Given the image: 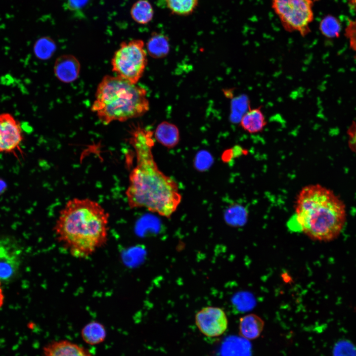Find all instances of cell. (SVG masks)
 Wrapping results in <instances>:
<instances>
[{"mask_svg":"<svg viewBox=\"0 0 356 356\" xmlns=\"http://www.w3.org/2000/svg\"><path fill=\"white\" fill-rule=\"evenodd\" d=\"M153 134L139 126L131 132L130 143L135 151L136 164L130 173L126 195L130 208H145L169 219L177 211L182 196L176 181L157 166L152 152Z\"/></svg>","mask_w":356,"mask_h":356,"instance_id":"obj_1","label":"cell"},{"mask_svg":"<svg viewBox=\"0 0 356 356\" xmlns=\"http://www.w3.org/2000/svg\"><path fill=\"white\" fill-rule=\"evenodd\" d=\"M109 217L97 201L72 198L60 211L55 222L56 239L73 257L87 259L106 245Z\"/></svg>","mask_w":356,"mask_h":356,"instance_id":"obj_2","label":"cell"},{"mask_svg":"<svg viewBox=\"0 0 356 356\" xmlns=\"http://www.w3.org/2000/svg\"><path fill=\"white\" fill-rule=\"evenodd\" d=\"M294 208L299 229L314 240H334L346 222L344 202L332 190L319 184L302 188L297 196Z\"/></svg>","mask_w":356,"mask_h":356,"instance_id":"obj_3","label":"cell"},{"mask_svg":"<svg viewBox=\"0 0 356 356\" xmlns=\"http://www.w3.org/2000/svg\"><path fill=\"white\" fill-rule=\"evenodd\" d=\"M149 108L144 88L117 76L106 75L97 87L91 110L106 125L139 117Z\"/></svg>","mask_w":356,"mask_h":356,"instance_id":"obj_4","label":"cell"},{"mask_svg":"<svg viewBox=\"0 0 356 356\" xmlns=\"http://www.w3.org/2000/svg\"><path fill=\"white\" fill-rule=\"evenodd\" d=\"M147 63L144 44L141 40L122 42L112 59V70L116 76L136 84Z\"/></svg>","mask_w":356,"mask_h":356,"instance_id":"obj_5","label":"cell"},{"mask_svg":"<svg viewBox=\"0 0 356 356\" xmlns=\"http://www.w3.org/2000/svg\"><path fill=\"white\" fill-rule=\"evenodd\" d=\"M272 8L288 32L305 36L313 19L312 0H271Z\"/></svg>","mask_w":356,"mask_h":356,"instance_id":"obj_6","label":"cell"},{"mask_svg":"<svg viewBox=\"0 0 356 356\" xmlns=\"http://www.w3.org/2000/svg\"><path fill=\"white\" fill-rule=\"evenodd\" d=\"M21 262V250L16 241L0 238V282L8 283L17 276Z\"/></svg>","mask_w":356,"mask_h":356,"instance_id":"obj_7","label":"cell"},{"mask_svg":"<svg viewBox=\"0 0 356 356\" xmlns=\"http://www.w3.org/2000/svg\"><path fill=\"white\" fill-rule=\"evenodd\" d=\"M195 320L199 331L209 337L222 335L228 326V320L224 311L216 307L203 308L196 313Z\"/></svg>","mask_w":356,"mask_h":356,"instance_id":"obj_8","label":"cell"},{"mask_svg":"<svg viewBox=\"0 0 356 356\" xmlns=\"http://www.w3.org/2000/svg\"><path fill=\"white\" fill-rule=\"evenodd\" d=\"M22 139L19 123L9 113L0 114V152H13Z\"/></svg>","mask_w":356,"mask_h":356,"instance_id":"obj_9","label":"cell"},{"mask_svg":"<svg viewBox=\"0 0 356 356\" xmlns=\"http://www.w3.org/2000/svg\"><path fill=\"white\" fill-rule=\"evenodd\" d=\"M80 68V63L76 57L72 55H62L55 62L54 73L61 82L70 83L78 79Z\"/></svg>","mask_w":356,"mask_h":356,"instance_id":"obj_10","label":"cell"},{"mask_svg":"<svg viewBox=\"0 0 356 356\" xmlns=\"http://www.w3.org/2000/svg\"><path fill=\"white\" fill-rule=\"evenodd\" d=\"M43 356H92L84 348L68 340L53 341L43 349Z\"/></svg>","mask_w":356,"mask_h":356,"instance_id":"obj_11","label":"cell"},{"mask_svg":"<svg viewBox=\"0 0 356 356\" xmlns=\"http://www.w3.org/2000/svg\"><path fill=\"white\" fill-rule=\"evenodd\" d=\"M262 108L261 106L250 108L242 115L239 123L244 131L254 134L264 129L267 122Z\"/></svg>","mask_w":356,"mask_h":356,"instance_id":"obj_12","label":"cell"},{"mask_svg":"<svg viewBox=\"0 0 356 356\" xmlns=\"http://www.w3.org/2000/svg\"><path fill=\"white\" fill-rule=\"evenodd\" d=\"M154 137L163 146L169 149L173 148L179 141V130L175 125L168 122H163L157 127Z\"/></svg>","mask_w":356,"mask_h":356,"instance_id":"obj_13","label":"cell"},{"mask_svg":"<svg viewBox=\"0 0 356 356\" xmlns=\"http://www.w3.org/2000/svg\"><path fill=\"white\" fill-rule=\"evenodd\" d=\"M264 320L258 315L250 313L240 318L239 333L243 338L252 340L260 336L264 327Z\"/></svg>","mask_w":356,"mask_h":356,"instance_id":"obj_14","label":"cell"},{"mask_svg":"<svg viewBox=\"0 0 356 356\" xmlns=\"http://www.w3.org/2000/svg\"><path fill=\"white\" fill-rule=\"evenodd\" d=\"M149 54L155 58H161L166 56L169 52V40L166 36L153 33L146 44Z\"/></svg>","mask_w":356,"mask_h":356,"instance_id":"obj_15","label":"cell"},{"mask_svg":"<svg viewBox=\"0 0 356 356\" xmlns=\"http://www.w3.org/2000/svg\"><path fill=\"white\" fill-rule=\"evenodd\" d=\"M81 335L86 343L94 345L101 343L105 340L106 332L104 326L101 323L92 321L82 328Z\"/></svg>","mask_w":356,"mask_h":356,"instance_id":"obj_16","label":"cell"},{"mask_svg":"<svg viewBox=\"0 0 356 356\" xmlns=\"http://www.w3.org/2000/svg\"><path fill=\"white\" fill-rule=\"evenodd\" d=\"M130 14L132 19L140 24H146L150 22L154 15V10L150 2L147 0H138L132 5Z\"/></svg>","mask_w":356,"mask_h":356,"instance_id":"obj_17","label":"cell"},{"mask_svg":"<svg viewBox=\"0 0 356 356\" xmlns=\"http://www.w3.org/2000/svg\"><path fill=\"white\" fill-rule=\"evenodd\" d=\"M167 8L173 14L187 16L192 14L198 6L199 0H165Z\"/></svg>","mask_w":356,"mask_h":356,"instance_id":"obj_18","label":"cell"},{"mask_svg":"<svg viewBox=\"0 0 356 356\" xmlns=\"http://www.w3.org/2000/svg\"><path fill=\"white\" fill-rule=\"evenodd\" d=\"M56 45L52 40L48 37H43L35 43L34 51L36 56L40 59H49L54 53Z\"/></svg>","mask_w":356,"mask_h":356,"instance_id":"obj_19","label":"cell"},{"mask_svg":"<svg viewBox=\"0 0 356 356\" xmlns=\"http://www.w3.org/2000/svg\"><path fill=\"white\" fill-rule=\"evenodd\" d=\"M319 29L321 34L328 38H338L341 31V24L333 16H325L320 22Z\"/></svg>","mask_w":356,"mask_h":356,"instance_id":"obj_20","label":"cell"},{"mask_svg":"<svg viewBox=\"0 0 356 356\" xmlns=\"http://www.w3.org/2000/svg\"><path fill=\"white\" fill-rule=\"evenodd\" d=\"M345 36L349 41L350 47L356 60V19L349 20L345 30Z\"/></svg>","mask_w":356,"mask_h":356,"instance_id":"obj_21","label":"cell"},{"mask_svg":"<svg viewBox=\"0 0 356 356\" xmlns=\"http://www.w3.org/2000/svg\"><path fill=\"white\" fill-rule=\"evenodd\" d=\"M91 0H66L67 8L76 13L81 12L91 2Z\"/></svg>","mask_w":356,"mask_h":356,"instance_id":"obj_22","label":"cell"},{"mask_svg":"<svg viewBox=\"0 0 356 356\" xmlns=\"http://www.w3.org/2000/svg\"><path fill=\"white\" fill-rule=\"evenodd\" d=\"M348 145L356 155V118L353 120L347 130Z\"/></svg>","mask_w":356,"mask_h":356,"instance_id":"obj_23","label":"cell"},{"mask_svg":"<svg viewBox=\"0 0 356 356\" xmlns=\"http://www.w3.org/2000/svg\"><path fill=\"white\" fill-rule=\"evenodd\" d=\"M4 295L1 287V283L0 282V309L3 304Z\"/></svg>","mask_w":356,"mask_h":356,"instance_id":"obj_24","label":"cell"},{"mask_svg":"<svg viewBox=\"0 0 356 356\" xmlns=\"http://www.w3.org/2000/svg\"><path fill=\"white\" fill-rule=\"evenodd\" d=\"M349 5L352 10L356 11V0H349Z\"/></svg>","mask_w":356,"mask_h":356,"instance_id":"obj_25","label":"cell"}]
</instances>
